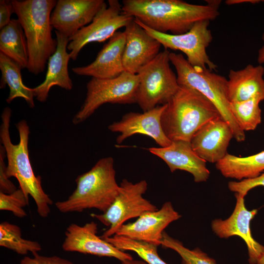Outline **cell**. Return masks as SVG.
<instances>
[{
	"label": "cell",
	"mask_w": 264,
	"mask_h": 264,
	"mask_svg": "<svg viewBox=\"0 0 264 264\" xmlns=\"http://www.w3.org/2000/svg\"><path fill=\"white\" fill-rule=\"evenodd\" d=\"M220 1L198 5L180 0H123L121 4L125 14L149 28L176 35L188 32L198 22L216 19Z\"/></svg>",
	"instance_id": "obj_1"
},
{
	"label": "cell",
	"mask_w": 264,
	"mask_h": 264,
	"mask_svg": "<svg viewBox=\"0 0 264 264\" xmlns=\"http://www.w3.org/2000/svg\"><path fill=\"white\" fill-rule=\"evenodd\" d=\"M11 113L10 108L4 109L0 127V141L4 147L8 161L6 174L9 178L14 177L17 179L20 189L27 199L29 200V195L34 200L39 215L46 218L50 212V206L53 201L44 191L42 178L40 176H36L31 164L28 148L29 127L25 120H22L16 124L20 140L18 144H14L9 132Z\"/></svg>",
	"instance_id": "obj_2"
},
{
	"label": "cell",
	"mask_w": 264,
	"mask_h": 264,
	"mask_svg": "<svg viewBox=\"0 0 264 264\" xmlns=\"http://www.w3.org/2000/svg\"><path fill=\"white\" fill-rule=\"evenodd\" d=\"M11 2L27 41V69L38 75L44 71L48 59L56 49L57 41L52 36L50 17L57 0H12Z\"/></svg>",
	"instance_id": "obj_3"
},
{
	"label": "cell",
	"mask_w": 264,
	"mask_h": 264,
	"mask_svg": "<svg viewBox=\"0 0 264 264\" xmlns=\"http://www.w3.org/2000/svg\"><path fill=\"white\" fill-rule=\"evenodd\" d=\"M221 116L216 107L197 90L179 87L166 104L161 118L163 131L171 141L190 140L210 120Z\"/></svg>",
	"instance_id": "obj_4"
},
{
	"label": "cell",
	"mask_w": 264,
	"mask_h": 264,
	"mask_svg": "<svg viewBox=\"0 0 264 264\" xmlns=\"http://www.w3.org/2000/svg\"><path fill=\"white\" fill-rule=\"evenodd\" d=\"M75 181L76 187L69 197L55 204L62 213L82 212L89 209L105 212L120 190L111 157L99 159L90 170L79 175Z\"/></svg>",
	"instance_id": "obj_5"
},
{
	"label": "cell",
	"mask_w": 264,
	"mask_h": 264,
	"mask_svg": "<svg viewBox=\"0 0 264 264\" xmlns=\"http://www.w3.org/2000/svg\"><path fill=\"white\" fill-rule=\"evenodd\" d=\"M170 60L176 69L179 87L195 89L205 96L229 124L236 140L243 141L244 132L240 128L230 110L227 79L208 69L193 66L180 53L170 52Z\"/></svg>",
	"instance_id": "obj_6"
},
{
	"label": "cell",
	"mask_w": 264,
	"mask_h": 264,
	"mask_svg": "<svg viewBox=\"0 0 264 264\" xmlns=\"http://www.w3.org/2000/svg\"><path fill=\"white\" fill-rule=\"evenodd\" d=\"M170 52L161 51L137 73L136 103L143 112L166 104L178 90L176 75L170 66Z\"/></svg>",
	"instance_id": "obj_7"
},
{
	"label": "cell",
	"mask_w": 264,
	"mask_h": 264,
	"mask_svg": "<svg viewBox=\"0 0 264 264\" xmlns=\"http://www.w3.org/2000/svg\"><path fill=\"white\" fill-rule=\"evenodd\" d=\"M139 80L138 75L124 71L111 79L92 78L87 85V95L80 110L72 119L80 124L106 103L131 104L136 103Z\"/></svg>",
	"instance_id": "obj_8"
},
{
	"label": "cell",
	"mask_w": 264,
	"mask_h": 264,
	"mask_svg": "<svg viewBox=\"0 0 264 264\" xmlns=\"http://www.w3.org/2000/svg\"><path fill=\"white\" fill-rule=\"evenodd\" d=\"M119 186V193L109 208L102 214L90 215L109 226L101 236L104 239L114 235L127 220L158 209L143 197L148 189L145 180L133 183L123 179Z\"/></svg>",
	"instance_id": "obj_9"
},
{
	"label": "cell",
	"mask_w": 264,
	"mask_h": 264,
	"mask_svg": "<svg viewBox=\"0 0 264 264\" xmlns=\"http://www.w3.org/2000/svg\"><path fill=\"white\" fill-rule=\"evenodd\" d=\"M135 22L146 31L156 39L165 49L179 50L184 53L188 62L193 66L216 70L217 66L210 59L207 47L212 41L213 36L209 28L210 22L202 21L196 22L188 32L181 34H172L155 31L140 21Z\"/></svg>",
	"instance_id": "obj_10"
},
{
	"label": "cell",
	"mask_w": 264,
	"mask_h": 264,
	"mask_svg": "<svg viewBox=\"0 0 264 264\" xmlns=\"http://www.w3.org/2000/svg\"><path fill=\"white\" fill-rule=\"evenodd\" d=\"M133 17L125 14L122 4L117 0H109L98 11L92 22L69 38L67 46L71 59H77L82 48L93 42H103L110 39L117 31L125 26Z\"/></svg>",
	"instance_id": "obj_11"
},
{
	"label": "cell",
	"mask_w": 264,
	"mask_h": 264,
	"mask_svg": "<svg viewBox=\"0 0 264 264\" xmlns=\"http://www.w3.org/2000/svg\"><path fill=\"white\" fill-rule=\"evenodd\" d=\"M236 203L231 216L225 220L215 219L211 228L215 234L221 239L238 236L245 242L248 250L250 264H257L264 254V246L252 237L250 222L258 212L257 209L248 210L244 204V197L235 193Z\"/></svg>",
	"instance_id": "obj_12"
},
{
	"label": "cell",
	"mask_w": 264,
	"mask_h": 264,
	"mask_svg": "<svg viewBox=\"0 0 264 264\" xmlns=\"http://www.w3.org/2000/svg\"><path fill=\"white\" fill-rule=\"evenodd\" d=\"M97 231V224L93 221L83 225L71 223L66 229L63 249L67 252L114 258L121 262L133 259L131 255L98 236Z\"/></svg>",
	"instance_id": "obj_13"
},
{
	"label": "cell",
	"mask_w": 264,
	"mask_h": 264,
	"mask_svg": "<svg viewBox=\"0 0 264 264\" xmlns=\"http://www.w3.org/2000/svg\"><path fill=\"white\" fill-rule=\"evenodd\" d=\"M106 3L104 0H58L51 15V24L70 38L89 24Z\"/></svg>",
	"instance_id": "obj_14"
},
{
	"label": "cell",
	"mask_w": 264,
	"mask_h": 264,
	"mask_svg": "<svg viewBox=\"0 0 264 264\" xmlns=\"http://www.w3.org/2000/svg\"><path fill=\"white\" fill-rule=\"evenodd\" d=\"M181 217L167 201L159 209L146 212L135 221L123 224L115 235L159 246L165 229Z\"/></svg>",
	"instance_id": "obj_15"
},
{
	"label": "cell",
	"mask_w": 264,
	"mask_h": 264,
	"mask_svg": "<svg viewBox=\"0 0 264 264\" xmlns=\"http://www.w3.org/2000/svg\"><path fill=\"white\" fill-rule=\"evenodd\" d=\"M165 108L166 104L143 113H127L119 121L110 125L108 129L112 132L120 133L116 138L119 144L127 138L139 133L152 137L160 147H166L172 141L165 134L161 124V115Z\"/></svg>",
	"instance_id": "obj_16"
},
{
	"label": "cell",
	"mask_w": 264,
	"mask_h": 264,
	"mask_svg": "<svg viewBox=\"0 0 264 264\" xmlns=\"http://www.w3.org/2000/svg\"><path fill=\"white\" fill-rule=\"evenodd\" d=\"M233 133L221 116L213 119L198 129L190 140L196 154L206 162L217 163L226 154Z\"/></svg>",
	"instance_id": "obj_17"
},
{
	"label": "cell",
	"mask_w": 264,
	"mask_h": 264,
	"mask_svg": "<svg viewBox=\"0 0 264 264\" xmlns=\"http://www.w3.org/2000/svg\"><path fill=\"white\" fill-rule=\"evenodd\" d=\"M126 43L123 54L125 71L136 74L159 53L161 44L137 23L134 18L125 27Z\"/></svg>",
	"instance_id": "obj_18"
},
{
	"label": "cell",
	"mask_w": 264,
	"mask_h": 264,
	"mask_svg": "<svg viewBox=\"0 0 264 264\" xmlns=\"http://www.w3.org/2000/svg\"><path fill=\"white\" fill-rule=\"evenodd\" d=\"M148 150L162 159L172 173L177 170L187 172L197 183L207 181L210 176L206 162L196 154L190 142L173 141L166 147H151Z\"/></svg>",
	"instance_id": "obj_19"
},
{
	"label": "cell",
	"mask_w": 264,
	"mask_h": 264,
	"mask_svg": "<svg viewBox=\"0 0 264 264\" xmlns=\"http://www.w3.org/2000/svg\"><path fill=\"white\" fill-rule=\"evenodd\" d=\"M126 43L124 32H116L98 53L90 64L74 67L72 71L81 76L98 79H111L125 71L123 65V54Z\"/></svg>",
	"instance_id": "obj_20"
},
{
	"label": "cell",
	"mask_w": 264,
	"mask_h": 264,
	"mask_svg": "<svg viewBox=\"0 0 264 264\" xmlns=\"http://www.w3.org/2000/svg\"><path fill=\"white\" fill-rule=\"evenodd\" d=\"M56 36L57 47L55 52L48 60L47 71L44 82L32 88L34 97L41 102L46 101L51 88L59 86L67 90L73 88L70 78L68 65L70 59L67 52L69 38L61 33L55 31Z\"/></svg>",
	"instance_id": "obj_21"
},
{
	"label": "cell",
	"mask_w": 264,
	"mask_h": 264,
	"mask_svg": "<svg viewBox=\"0 0 264 264\" xmlns=\"http://www.w3.org/2000/svg\"><path fill=\"white\" fill-rule=\"evenodd\" d=\"M264 75L261 65L249 64L241 70H230L227 83L230 102L244 101L258 95L264 97Z\"/></svg>",
	"instance_id": "obj_22"
},
{
	"label": "cell",
	"mask_w": 264,
	"mask_h": 264,
	"mask_svg": "<svg viewBox=\"0 0 264 264\" xmlns=\"http://www.w3.org/2000/svg\"><path fill=\"white\" fill-rule=\"evenodd\" d=\"M216 167L227 178L240 181L257 177L264 171V150L245 157L227 153Z\"/></svg>",
	"instance_id": "obj_23"
},
{
	"label": "cell",
	"mask_w": 264,
	"mask_h": 264,
	"mask_svg": "<svg viewBox=\"0 0 264 264\" xmlns=\"http://www.w3.org/2000/svg\"><path fill=\"white\" fill-rule=\"evenodd\" d=\"M0 52L17 63L22 69L28 65V50L23 28L18 19L0 29Z\"/></svg>",
	"instance_id": "obj_24"
},
{
	"label": "cell",
	"mask_w": 264,
	"mask_h": 264,
	"mask_svg": "<svg viewBox=\"0 0 264 264\" xmlns=\"http://www.w3.org/2000/svg\"><path fill=\"white\" fill-rule=\"evenodd\" d=\"M21 66L16 62L0 52V69L1 73L0 88H3L7 85L9 93L6 101L10 103L16 98H22L29 107H35L32 88L24 85L21 74Z\"/></svg>",
	"instance_id": "obj_25"
},
{
	"label": "cell",
	"mask_w": 264,
	"mask_h": 264,
	"mask_svg": "<svg viewBox=\"0 0 264 264\" xmlns=\"http://www.w3.org/2000/svg\"><path fill=\"white\" fill-rule=\"evenodd\" d=\"M0 246L22 255L29 252L34 255L42 250L38 242L23 239L20 227L7 221L0 224Z\"/></svg>",
	"instance_id": "obj_26"
},
{
	"label": "cell",
	"mask_w": 264,
	"mask_h": 264,
	"mask_svg": "<svg viewBox=\"0 0 264 264\" xmlns=\"http://www.w3.org/2000/svg\"><path fill=\"white\" fill-rule=\"evenodd\" d=\"M264 97L258 95L249 100L230 102L232 114L240 128L244 132L254 130L261 123L260 103Z\"/></svg>",
	"instance_id": "obj_27"
},
{
	"label": "cell",
	"mask_w": 264,
	"mask_h": 264,
	"mask_svg": "<svg viewBox=\"0 0 264 264\" xmlns=\"http://www.w3.org/2000/svg\"><path fill=\"white\" fill-rule=\"evenodd\" d=\"M104 239L123 251L135 252L147 264H168L159 257L156 245L117 235Z\"/></svg>",
	"instance_id": "obj_28"
},
{
	"label": "cell",
	"mask_w": 264,
	"mask_h": 264,
	"mask_svg": "<svg viewBox=\"0 0 264 264\" xmlns=\"http://www.w3.org/2000/svg\"><path fill=\"white\" fill-rule=\"evenodd\" d=\"M161 245L175 251L180 256L182 264H218L214 259L209 257L199 248L190 249L165 232L163 233Z\"/></svg>",
	"instance_id": "obj_29"
},
{
	"label": "cell",
	"mask_w": 264,
	"mask_h": 264,
	"mask_svg": "<svg viewBox=\"0 0 264 264\" xmlns=\"http://www.w3.org/2000/svg\"><path fill=\"white\" fill-rule=\"evenodd\" d=\"M28 203L29 200L21 189L9 194L0 192V210L10 211L17 217L26 216L23 208Z\"/></svg>",
	"instance_id": "obj_30"
},
{
	"label": "cell",
	"mask_w": 264,
	"mask_h": 264,
	"mask_svg": "<svg viewBox=\"0 0 264 264\" xmlns=\"http://www.w3.org/2000/svg\"><path fill=\"white\" fill-rule=\"evenodd\" d=\"M264 187V173L259 176L240 181H231L228 184L229 189L244 197L252 189L258 186Z\"/></svg>",
	"instance_id": "obj_31"
},
{
	"label": "cell",
	"mask_w": 264,
	"mask_h": 264,
	"mask_svg": "<svg viewBox=\"0 0 264 264\" xmlns=\"http://www.w3.org/2000/svg\"><path fill=\"white\" fill-rule=\"evenodd\" d=\"M6 157L4 147L0 145V192L5 194H11L15 192L16 187L9 179L6 174V165L4 159Z\"/></svg>",
	"instance_id": "obj_32"
},
{
	"label": "cell",
	"mask_w": 264,
	"mask_h": 264,
	"mask_svg": "<svg viewBox=\"0 0 264 264\" xmlns=\"http://www.w3.org/2000/svg\"><path fill=\"white\" fill-rule=\"evenodd\" d=\"M20 264H74L71 261L57 256H45L38 253L32 257L25 256L21 261Z\"/></svg>",
	"instance_id": "obj_33"
},
{
	"label": "cell",
	"mask_w": 264,
	"mask_h": 264,
	"mask_svg": "<svg viewBox=\"0 0 264 264\" xmlns=\"http://www.w3.org/2000/svg\"><path fill=\"white\" fill-rule=\"evenodd\" d=\"M13 13L14 10L11 0H0V29L10 23Z\"/></svg>",
	"instance_id": "obj_34"
},
{
	"label": "cell",
	"mask_w": 264,
	"mask_h": 264,
	"mask_svg": "<svg viewBox=\"0 0 264 264\" xmlns=\"http://www.w3.org/2000/svg\"><path fill=\"white\" fill-rule=\"evenodd\" d=\"M262 39L264 42V32L262 35ZM257 61L259 65L264 63V45L258 50Z\"/></svg>",
	"instance_id": "obj_35"
},
{
	"label": "cell",
	"mask_w": 264,
	"mask_h": 264,
	"mask_svg": "<svg viewBox=\"0 0 264 264\" xmlns=\"http://www.w3.org/2000/svg\"><path fill=\"white\" fill-rule=\"evenodd\" d=\"M261 1H264V0H226V3L227 4L230 5V4H238L240 3H243V2H248V3H258Z\"/></svg>",
	"instance_id": "obj_36"
},
{
	"label": "cell",
	"mask_w": 264,
	"mask_h": 264,
	"mask_svg": "<svg viewBox=\"0 0 264 264\" xmlns=\"http://www.w3.org/2000/svg\"><path fill=\"white\" fill-rule=\"evenodd\" d=\"M121 264H147L143 261H139V260H126L123 262H121Z\"/></svg>",
	"instance_id": "obj_37"
},
{
	"label": "cell",
	"mask_w": 264,
	"mask_h": 264,
	"mask_svg": "<svg viewBox=\"0 0 264 264\" xmlns=\"http://www.w3.org/2000/svg\"><path fill=\"white\" fill-rule=\"evenodd\" d=\"M257 264H264V254L258 260Z\"/></svg>",
	"instance_id": "obj_38"
}]
</instances>
